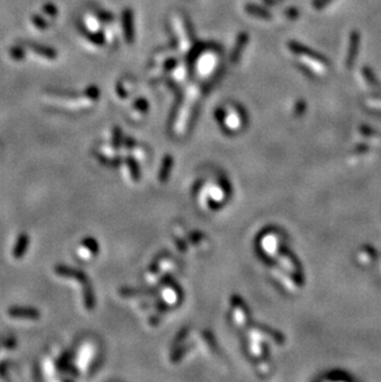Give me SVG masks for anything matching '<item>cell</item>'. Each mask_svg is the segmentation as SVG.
Segmentation results:
<instances>
[{"mask_svg": "<svg viewBox=\"0 0 381 382\" xmlns=\"http://www.w3.org/2000/svg\"><path fill=\"white\" fill-rule=\"evenodd\" d=\"M83 298H84V306L87 309H93L95 307V297H94L93 288L88 285V282L86 284V287L83 289Z\"/></svg>", "mask_w": 381, "mask_h": 382, "instance_id": "277c9868", "label": "cell"}, {"mask_svg": "<svg viewBox=\"0 0 381 382\" xmlns=\"http://www.w3.org/2000/svg\"><path fill=\"white\" fill-rule=\"evenodd\" d=\"M82 248L87 249V250H89V253H91V255H95V254L98 253V243L95 239L93 238H86L84 240H82L81 243Z\"/></svg>", "mask_w": 381, "mask_h": 382, "instance_id": "5b68a950", "label": "cell"}, {"mask_svg": "<svg viewBox=\"0 0 381 382\" xmlns=\"http://www.w3.org/2000/svg\"><path fill=\"white\" fill-rule=\"evenodd\" d=\"M55 272L56 275L62 277H66V279H73L76 281L81 282V284H87L88 282V277H87L86 272L81 270H77V268L69 267L66 265H57L55 267Z\"/></svg>", "mask_w": 381, "mask_h": 382, "instance_id": "6da1fadb", "label": "cell"}, {"mask_svg": "<svg viewBox=\"0 0 381 382\" xmlns=\"http://www.w3.org/2000/svg\"><path fill=\"white\" fill-rule=\"evenodd\" d=\"M9 316L11 318L18 319H31V320H36L41 317V313L36 308H31V307H13L9 309Z\"/></svg>", "mask_w": 381, "mask_h": 382, "instance_id": "7a4b0ae2", "label": "cell"}, {"mask_svg": "<svg viewBox=\"0 0 381 382\" xmlns=\"http://www.w3.org/2000/svg\"><path fill=\"white\" fill-rule=\"evenodd\" d=\"M71 362V352H64L57 361V367L61 370H68Z\"/></svg>", "mask_w": 381, "mask_h": 382, "instance_id": "8992f818", "label": "cell"}, {"mask_svg": "<svg viewBox=\"0 0 381 382\" xmlns=\"http://www.w3.org/2000/svg\"><path fill=\"white\" fill-rule=\"evenodd\" d=\"M29 245H30V238H29V235L26 233H21L13 249L14 258H18V260L19 258H23L24 256H25L26 251H28Z\"/></svg>", "mask_w": 381, "mask_h": 382, "instance_id": "3957f363", "label": "cell"}]
</instances>
